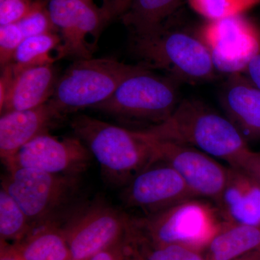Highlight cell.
Returning <instances> with one entry per match:
<instances>
[{"label": "cell", "instance_id": "1", "mask_svg": "<svg viewBox=\"0 0 260 260\" xmlns=\"http://www.w3.org/2000/svg\"><path fill=\"white\" fill-rule=\"evenodd\" d=\"M140 131L153 139L193 147L238 169L252 152L225 116L196 99L181 101L165 121Z\"/></svg>", "mask_w": 260, "mask_h": 260}, {"label": "cell", "instance_id": "2", "mask_svg": "<svg viewBox=\"0 0 260 260\" xmlns=\"http://www.w3.org/2000/svg\"><path fill=\"white\" fill-rule=\"evenodd\" d=\"M174 17L153 31L133 35V54L145 68L164 70L179 83L213 80L218 72L197 29L177 26Z\"/></svg>", "mask_w": 260, "mask_h": 260}, {"label": "cell", "instance_id": "3", "mask_svg": "<svg viewBox=\"0 0 260 260\" xmlns=\"http://www.w3.org/2000/svg\"><path fill=\"white\" fill-rule=\"evenodd\" d=\"M71 127L114 185L126 186L140 173L158 162L148 140L140 131H132L95 118L75 116Z\"/></svg>", "mask_w": 260, "mask_h": 260}, {"label": "cell", "instance_id": "4", "mask_svg": "<svg viewBox=\"0 0 260 260\" xmlns=\"http://www.w3.org/2000/svg\"><path fill=\"white\" fill-rule=\"evenodd\" d=\"M140 67L124 64L112 58L76 60L58 78L48 102L61 115L93 108L107 100Z\"/></svg>", "mask_w": 260, "mask_h": 260}, {"label": "cell", "instance_id": "5", "mask_svg": "<svg viewBox=\"0 0 260 260\" xmlns=\"http://www.w3.org/2000/svg\"><path fill=\"white\" fill-rule=\"evenodd\" d=\"M209 203L191 198L144 218L131 219L133 230L154 244H182L202 249L223 221Z\"/></svg>", "mask_w": 260, "mask_h": 260}, {"label": "cell", "instance_id": "6", "mask_svg": "<svg viewBox=\"0 0 260 260\" xmlns=\"http://www.w3.org/2000/svg\"><path fill=\"white\" fill-rule=\"evenodd\" d=\"M179 84L141 65L107 100L92 109L126 119L151 121L155 125L165 121L180 103Z\"/></svg>", "mask_w": 260, "mask_h": 260}, {"label": "cell", "instance_id": "7", "mask_svg": "<svg viewBox=\"0 0 260 260\" xmlns=\"http://www.w3.org/2000/svg\"><path fill=\"white\" fill-rule=\"evenodd\" d=\"M78 176L50 174L36 169H8L2 189L20 205L32 225L53 220L54 214L74 194Z\"/></svg>", "mask_w": 260, "mask_h": 260}, {"label": "cell", "instance_id": "8", "mask_svg": "<svg viewBox=\"0 0 260 260\" xmlns=\"http://www.w3.org/2000/svg\"><path fill=\"white\" fill-rule=\"evenodd\" d=\"M197 31L218 73H242L260 51V28L245 15L205 20Z\"/></svg>", "mask_w": 260, "mask_h": 260}, {"label": "cell", "instance_id": "9", "mask_svg": "<svg viewBox=\"0 0 260 260\" xmlns=\"http://www.w3.org/2000/svg\"><path fill=\"white\" fill-rule=\"evenodd\" d=\"M131 218L110 205L95 203L75 214L62 231L72 259L90 257L127 236Z\"/></svg>", "mask_w": 260, "mask_h": 260}, {"label": "cell", "instance_id": "10", "mask_svg": "<svg viewBox=\"0 0 260 260\" xmlns=\"http://www.w3.org/2000/svg\"><path fill=\"white\" fill-rule=\"evenodd\" d=\"M141 134L151 145L158 161L172 167L197 198L218 201L227 182L229 167H223L211 155L193 147Z\"/></svg>", "mask_w": 260, "mask_h": 260}, {"label": "cell", "instance_id": "11", "mask_svg": "<svg viewBox=\"0 0 260 260\" xmlns=\"http://www.w3.org/2000/svg\"><path fill=\"white\" fill-rule=\"evenodd\" d=\"M47 6L54 26L61 34L56 59L92 58L87 37H95L109 21L102 8H98L92 0H48Z\"/></svg>", "mask_w": 260, "mask_h": 260}, {"label": "cell", "instance_id": "12", "mask_svg": "<svg viewBox=\"0 0 260 260\" xmlns=\"http://www.w3.org/2000/svg\"><path fill=\"white\" fill-rule=\"evenodd\" d=\"M91 158L90 150L77 137L59 139L46 133L22 147L5 165L8 170L25 168L78 176L88 167Z\"/></svg>", "mask_w": 260, "mask_h": 260}, {"label": "cell", "instance_id": "13", "mask_svg": "<svg viewBox=\"0 0 260 260\" xmlns=\"http://www.w3.org/2000/svg\"><path fill=\"white\" fill-rule=\"evenodd\" d=\"M160 162V165H156V162L138 174L124 186L123 191L124 203L143 210L146 215L184 200L198 198L172 167Z\"/></svg>", "mask_w": 260, "mask_h": 260}, {"label": "cell", "instance_id": "14", "mask_svg": "<svg viewBox=\"0 0 260 260\" xmlns=\"http://www.w3.org/2000/svg\"><path fill=\"white\" fill-rule=\"evenodd\" d=\"M3 75L6 93L0 104L1 114L34 109L46 104L54 93L58 80L53 64L32 67L17 73L13 72L10 64L3 70Z\"/></svg>", "mask_w": 260, "mask_h": 260}, {"label": "cell", "instance_id": "15", "mask_svg": "<svg viewBox=\"0 0 260 260\" xmlns=\"http://www.w3.org/2000/svg\"><path fill=\"white\" fill-rule=\"evenodd\" d=\"M225 117L247 143L260 142V90L243 73L228 75L220 90Z\"/></svg>", "mask_w": 260, "mask_h": 260}, {"label": "cell", "instance_id": "16", "mask_svg": "<svg viewBox=\"0 0 260 260\" xmlns=\"http://www.w3.org/2000/svg\"><path fill=\"white\" fill-rule=\"evenodd\" d=\"M61 114L49 102L26 110L10 111L0 119V156L6 164L22 147L46 133Z\"/></svg>", "mask_w": 260, "mask_h": 260}, {"label": "cell", "instance_id": "17", "mask_svg": "<svg viewBox=\"0 0 260 260\" xmlns=\"http://www.w3.org/2000/svg\"><path fill=\"white\" fill-rule=\"evenodd\" d=\"M224 221L260 227V184L243 169L229 167V177L217 202Z\"/></svg>", "mask_w": 260, "mask_h": 260}, {"label": "cell", "instance_id": "18", "mask_svg": "<svg viewBox=\"0 0 260 260\" xmlns=\"http://www.w3.org/2000/svg\"><path fill=\"white\" fill-rule=\"evenodd\" d=\"M12 247L22 260L72 259L62 228L54 220L36 225Z\"/></svg>", "mask_w": 260, "mask_h": 260}, {"label": "cell", "instance_id": "19", "mask_svg": "<svg viewBox=\"0 0 260 260\" xmlns=\"http://www.w3.org/2000/svg\"><path fill=\"white\" fill-rule=\"evenodd\" d=\"M260 249V227L223 221L204 252L208 260H235Z\"/></svg>", "mask_w": 260, "mask_h": 260}, {"label": "cell", "instance_id": "20", "mask_svg": "<svg viewBox=\"0 0 260 260\" xmlns=\"http://www.w3.org/2000/svg\"><path fill=\"white\" fill-rule=\"evenodd\" d=\"M183 0H132L120 17L133 35H142L162 26L177 13Z\"/></svg>", "mask_w": 260, "mask_h": 260}, {"label": "cell", "instance_id": "21", "mask_svg": "<svg viewBox=\"0 0 260 260\" xmlns=\"http://www.w3.org/2000/svg\"><path fill=\"white\" fill-rule=\"evenodd\" d=\"M60 44V36L56 32L25 38L10 63L12 69L17 73L32 67L54 64L56 59L50 54Z\"/></svg>", "mask_w": 260, "mask_h": 260}, {"label": "cell", "instance_id": "22", "mask_svg": "<svg viewBox=\"0 0 260 260\" xmlns=\"http://www.w3.org/2000/svg\"><path fill=\"white\" fill-rule=\"evenodd\" d=\"M34 226L26 214L6 191H0V237L3 241L19 242Z\"/></svg>", "mask_w": 260, "mask_h": 260}, {"label": "cell", "instance_id": "23", "mask_svg": "<svg viewBox=\"0 0 260 260\" xmlns=\"http://www.w3.org/2000/svg\"><path fill=\"white\" fill-rule=\"evenodd\" d=\"M129 239L143 260H208L204 251L182 244H157L140 237L130 229Z\"/></svg>", "mask_w": 260, "mask_h": 260}, {"label": "cell", "instance_id": "24", "mask_svg": "<svg viewBox=\"0 0 260 260\" xmlns=\"http://www.w3.org/2000/svg\"><path fill=\"white\" fill-rule=\"evenodd\" d=\"M189 7L206 21L246 15L260 6V0H188Z\"/></svg>", "mask_w": 260, "mask_h": 260}, {"label": "cell", "instance_id": "25", "mask_svg": "<svg viewBox=\"0 0 260 260\" xmlns=\"http://www.w3.org/2000/svg\"><path fill=\"white\" fill-rule=\"evenodd\" d=\"M17 24L25 38L55 32L57 30L51 20L47 5L40 0L34 1L30 11Z\"/></svg>", "mask_w": 260, "mask_h": 260}, {"label": "cell", "instance_id": "26", "mask_svg": "<svg viewBox=\"0 0 260 260\" xmlns=\"http://www.w3.org/2000/svg\"><path fill=\"white\" fill-rule=\"evenodd\" d=\"M25 39L18 24L13 23L0 26V64L2 69L13 61L19 46Z\"/></svg>", "mask_w": 260, "mask_h": 260}, {"label": "cell", "instance_id": "27", "mask_svg": "<svg viewBox=\"0 0 260 260\" xmlns=\"http://www.w3.org/2000/svg\"><path fill=\"white\" fill-rule=\"evenodd\" d=\"M32 0H1L0 25L17 23L31 8Z\"/></svg>", "mask_w": 260, "mask_h": 260}, {"label": "cell", "instance_id": "28", "mask_svg": "<svg viewBox=\"0 0 260 260\" xmlns=\"http://www.w3.org/2000/svg\"><path fill=\"white\" fill-rule=\"evenodd\" d=\"M125 239L97 253L88 260H129V248L125 245Z\"/></svg>", "mask_w": 260, "mask_h": 260}, {"label": "cell", "instance_id": "29", "mask_svg": "<svg viewBox=\"0 0 260 260\" xmlns=\"http://www.w3.org/2000/svg\"><path fill=\"white\" fill-rule=\"evenodd\" d=\"M132 0H104L102 9L109 20L120 18L126 11Z\"/></svg>", "mask_w": 260, "mask_h": 260}, {"label": "cell", "instance_id": "30", "mask_svg": "<svg viewBox=\"0 0 260 260\" xmlns=\"http://www.w3.org/2000/svg\"><path fill=\"white\" fill-rule=\"evenodd\" d=\"M242 73L260 90V51L253 56Z\"/></svg>", "mask_w": 260, "mask_h": 260}, {"label": "cell", "instance_id": "31", "mask_svg": "<svg viewBox=\"0 0 260 260\" xmlns=\"http://www.w3.org/2000/svg\"><path fill=\"white\" fill-rule=\"evenodd\" d=\"M241 169L250 174L260 184V153L251 152Z\"/></svg>", "mask_w": 260, "mask_h": 260}, {"label": "cell", "instance_id": "32", "mask_svg": "<svg viewBox=\"0 0 260 260\" xmlns=\"http://www.w3.org/2000/svg\"><path fill=\"white\" fill-rule=\"evenodd\" d=\"M1 260H22L13 250L12 246H2Z\"/></svg>", "mask_w": 260, "mask_h": 260}, {"label": "cell", "instance_id": "33", "mask_svg": "<svg viewBox=\"0 0 260 260\" xmlns=\"http://www.w3.org/2000/svg\"><path fill=\"white\" fill-rule=\"evenodd\" d=\"M235 260H260V249L251 251Z\"/></svg>", "mask_w": 260, "mask_h": 260}, {"label": "cell", "instance_id": "34", "mask_svg": "<svg viewBox=\"0 0 260 260\" xmlns=\"http://www.w3.org/2000/svg\"><path fill=\"white\" fill-rule=\"evenodd\" d=\"M132 258H130V252H129V260H143L141 256H140L139 253L137 251L136 248L135 249H131Z\"/></svg>", "mask_w": 260, "mask_h": 260}, {"label": "cell", "instance_id": "35", "mask_svg": "<svg viewBox=\"0 0 260 260\" xmlns=\"http://www.w3.org/2000/svg\"><path fill=\"white\" fill-rule=\"evenodd\" d=\"M71 260H75V259H72Z\"/></svg>", "mask_w": 260, "mask_h": 260}]
</instances>
